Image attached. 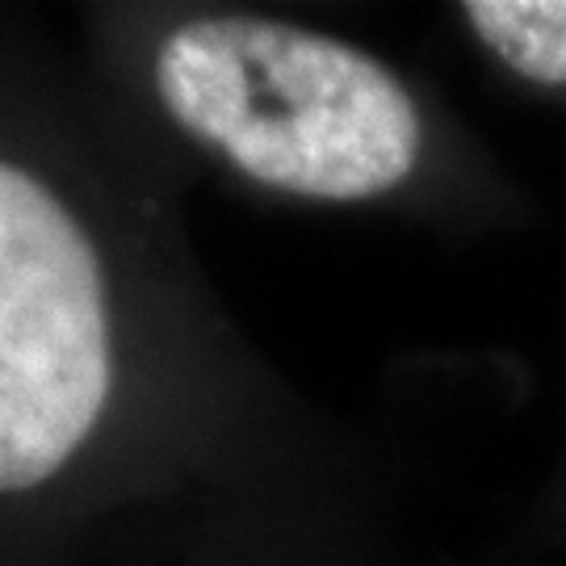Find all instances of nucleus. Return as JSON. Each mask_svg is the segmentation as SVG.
I'll use <instances>...</instances> for the list:
<instances>
[{"label":"nucleus","mask_w":566,"mask_h":566,"mask_svg":"<svg viewBox=\"0 0 566 566\" xmlns=\"http://www.w3.org/2000/svg\"><path fill=\"white\" fill-rule=\"evenodd\" d=\"M465 25L533 84H566V0H470Z\"/></svg>","instance_id":"3"},{"label":"nucleus","mask_w":566,"mask_h":566,"mask_svg":"<svg viewBox=\"0 0 566 566\" xmlns=\"http://www.w3.org/2000/svg\"><path fill=\"white\" fill-rule=\"evenodd\" d=\"M97 248L55 189L0 160V491L60 474L109 399Z\"/></svg>","instance_id":"2"},{"label":"nucleus","mask_w":566,"mask_h":566,"mask_svg":"<svg viewBox=\"0 0 566 566\" xmlns=\"http://www.w3.org/2000/svg\"><path fill=\"white\" fill-rule=\"evenodd\" d=\"M156 88L243 177L315 202L382 198L424 147L420 109L386 63L294 21H181L156 51Z\"/></svg>","instance_id":"1"}]
</instances>
